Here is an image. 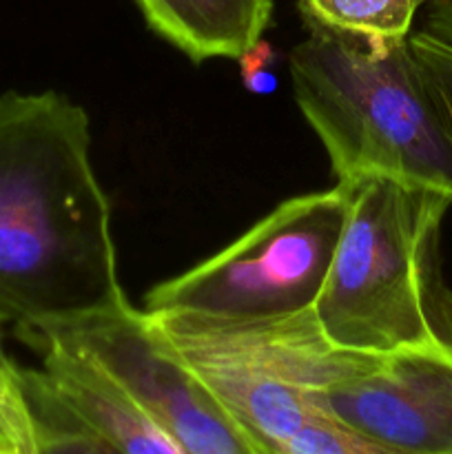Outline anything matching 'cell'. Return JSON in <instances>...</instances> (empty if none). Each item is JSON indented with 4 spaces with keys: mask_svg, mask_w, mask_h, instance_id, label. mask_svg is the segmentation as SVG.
<instances>
[{
    "mask_svg": "<svg viewBox=\"0 0 452 454\" xmlns=\"http://www.w3.org/2000/svg\"><path fill=\"white\" fill-rule=\"evenodd\" d=\"M346 189L277 204L242 238L144 295L146 313L255 322L313 310L346 222Z\"/></svg>",
    "mask_w": 452,
    "mask_h": 454,
    "instance_id": "4",
    "label": "cell"
},
{
    "mask_svg": "<svg viewBox=\"0 0 452 454\" xmlns=\"http://www.w3.org/2000/svg\"><path fill=\"white\" fill-rule=\"evenodd\" d=\"M124 304L87 111L58 91L0 93V317L38 331Z\"/></svg>",
    "mask_w": 452,
    "mask_h": 454,
    "instance_id": "1",
    "label": "cell"
},
{
    "mask_svg": "<svg viewBox=\"0 0 452 454\" xmlns=\"http://www.w3.org/2000/svg\"><path fill=\"white\" fill-rule=\"evenodd\" d=\"M3 326L4 319L0 317V408L7 412L13 424H18L27 433L35 434L34 415H31L29 402H27L22 371H18L16 364L4 350Z\"/></svg>",
    "mask_w": 452,
    "mask_h": 454,
    "instance_id": "11",
    "label": "cell"
},
{
    "mask_svg": "<svg viewBox=\"0 0 452 454\" xmlns=\"http://www.w3.org/2000/svg\"><path fill=\"white\" fill-rule=\"evenodd\" d=\"M424 34L452 47V0H425Z\"/></svg>",
    "mask_w": 452,
    "mask_h": 454,
    "instance_id": "13",
    "label": "cell"
},
{
    "mask_svg": "<svg viewBox=\"0 0 452 454\" xmlns=\"http://www.w3.org/2000/svg\"><path fill=\"white\" fill-rule=\"evenodd\" d=\"M242 78L251 91L270 93L275 89V75L270 71V47L266 43H257L251 51L242 58Z\"/></svg>",
    "mask_w": 452,
    "mask_h": 454,
    "instance_id": "12",
    "label": "cell"
},
{
    "mask_svg": "<svg viewBox=\"0 0 452 454\" xmlns=\"http://www.w3.org/2000/svg\"><path fill=\"white\" fill-rule=\"evenodd\" d=\"M341 186L344 231L315 304L326 340L372 355L452 341V293L439 260L452 200L384 176Z\"/></svg>",
    "mask_w": 452,
    "mask_h": 454,
    "instance_id": "3",
    "label": "cell"
},
{
    "mask_svg": "<svg viewBox=\"0 0 452 454\" xmlns=\"http://www.w3.org/2000/svg\"><path fill=\"white\" fill-rule=\"evenodd\" d=\"M22 381L35 424V454H122L105 437L78 424L51 397L35 371H22Z\"/></svg>",
    "mask_w": 452,
    "mask_h": 454,
    "instance_id": "8",
    "label": "cell"
},
{
    "mask_svg": "<svg viewBox=\"0 0 452 454\" xmlns=\"http://www.w3.org/2000/svg\"><path fill=\"white\" fill-rule=\"evenodd\" d=\"M0 454H35V434L9 419L0 408Z\"/></svg>",
    "mask_w": 452,
    "mask_h": 454,
    "instance_id": "14",
    "label": "cell"
},
{
    "mask_svg": "<svg viewBox=\"0 0 452 454\" xmlns=\"http://www.w3.org/2000/svg\"><path fill=\"white\" fill-rule=\"evenodd\" d=\"M308 399V397H306ZM260 454H406L377 443L355 430L346 428L332 417L308 402V412L304 419L269 446L257 448Z\"/></svg>",
    "mask_w": 452,
    "mask_h": 454,
    "instance_id": "9",
    "label": "cell"
},
{
    "mask_svg": "<svg viewBox=\"0 0 452 454\" xmlns=\"http://www.w3.org/2000/svg\"><path fill=\"white\" fill-rule=\"evenodd\" d=\"M408 43L428 80L452 149V47L439 43L424 31L408 35Z\"/></svg>",
    "mask_w": 452,
    "mask_h": 454,
    "instance_id": "10",
    "label": "cell"
},
{
    "mask_svg": "<svg viewBox=\"0 0 452 454\" xmlns=\"http://www.w3.org/2000/svg\"><path fill=\"white\" fill-rule=\"evenodd\" d=\"M425 0H300L304 22L372 35L408 38L417 12Z\"/></svg>",
    "mask_w": 452,
    "mask_h": 454,
    "instance_id": "7",
    "label": "cell"
},
{
    "mask_svg": "<svg viewBox=\"0 0 452 454\" xmlns=\"http://www.w3.org/2000/svg\"><path fill=\"white\" fill-rule=\"evenodd\" d=\"M317 411L406 454H452V341L377 355L363 371L306 390Z\"/></svg>",
    "mask_w": 452,
    "mask_h": 454,
    "instance_id": "5",
    "label": "cell"
},
{
    "mask_svg": "<svg viewBox=\"0 0 452 454\" xmlns=\"http://www.w3.org/2000/svg\"><path fill=\"white\" fill-rule=\"evenodd\" d=\"M146 22L191 60H239L261 40L273 0H137Z\"/></svg>",
    "mask_w": 452,
    "mask_h": 454,
    "instance_id": "6",
    "label": "cell"
},
{
    "mask_svg": "<svg viewBox=\"0 0 452 454\" xmlns=\"http://www.w3.org/2000/svg\"><path fill=\"white\" fill-rule=\"evenodd\" d=\"M288 56L292 93L337 182L384 176L452 200V149L408 38L306 22Z\"/></svg>",
    "mask_w": 452,
    "mask_h": 454,
    "instance_id": "2",
    "label": "cell"
}]
</instances>
